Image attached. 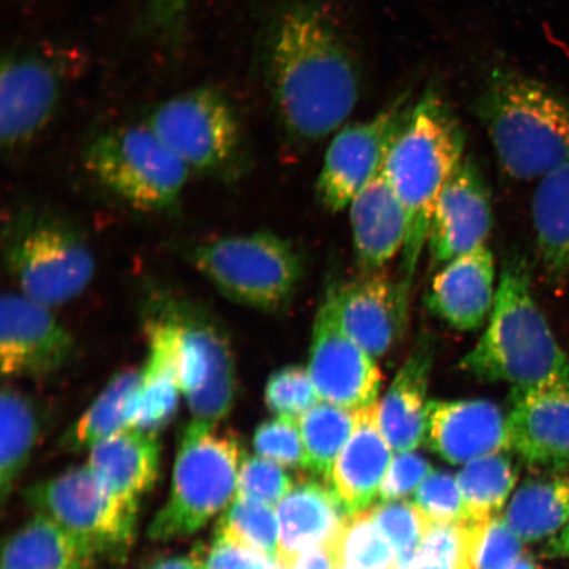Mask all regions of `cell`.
<instances>
[{"label":"cell","mask_w":569,"mask_h":569,"mask_svg":"<svg viewBox=\"0 0 569 569\" xmlns=\"http://www.w3.org/2000/svg\"><path fill=\"white\" fill-rule=\"evenodd\" d=\"M333 532L325 542L317 546L316 549L303 553L302 557L298 559L293 569H343L340 565Z\"/></svg>","instance_id":"cell-45"},{"label":"cell","mask_w":569,"mask_h":569,"mask_svg":"<svg viewBox=\"0 0 569 569\" xmlns=\"http://www.w3.org/2000/svg\"><path fill=\"white\" fill-rule=\"evenodd\" d=\"M372 509L377 525L395 549L398 566L408 569L436 525L410 501L376 503Z\"/></svg>","instance_id":"cell-37"},{"label":"cell","mask_w":569,"mask_h":569,"mask_svg":"<svg viewBox=\"0 0 569 569\" xmlns=\"http://www.w3.org/2000/svg\"><path fill=\"white\" fill-rule=\"evenodd\" d=\"M325 483H298L277 507L280 545L276 566L280 569H293L298 559L325 542L347 516Z\"/></svg>","instance_id":"cell-25"},{"label":"cell","mask_w":569,"mask_h":569,"mask_svg":"<svg viewBox=\"0 0 569 569\" xmlns=\"http://www.w3.org/2000/svg\"><path fill=\"white\" fill-rule=\"evenodd\" d=\"M425 442L455 466L511 450L508 418L488 400L430 401Z\"/></svg>","instance_id":"cell-19"},{"label":"cell","mask_w":569,"mask_h":569,"mask_svg":"<svg viewBox=\"0 0 569 569\" xmlns=\"http://www.w3.org/2000/svg\"><path fill=\"white\" fill-rule=\"evenodd\" d=\"M462 372L511 390L569 380V359L532 293L528 262H503L487 330L460 361Z\"/></svg>","instance_id":"cell-3"},{"label":"cell","mask_w":569,"mask_h":569,"mask_svg":"<svg viewBox=\"0 0 569 569\" xmlns=\"http://www.w3.org/2000/svg\"><path fill=\"white\" fill-rule=\"evenodd\" d=\"M408 281L380 273L339 287L338 310L345 330L373 359H381L403 339L410 319Z\"/></svg>","instance_id":"cell-17"},{"label":"cell","mask_w":569,"mask_h":569,"mask_svg":"<svg viewBox=\"0 0 569 569\" xmlns=\"http://www.w3.org/2000/svg\"><path fill=\"white\" fill-rule=\"evenodd\" d=\"M84 167L102 187L144 212L172 210L191 173L147 124L99 134L84 153Z\"/></svg>","instance_id":"cell-9"},{"label":"cell","mask_w":569,"mask_h":569,"mask_svg":"<svg viewBox=\"0 0 569 569\" xmlns=\"http://www.w3.org/2000/svg\"><path fill=\"white\" fill-rule=\"evenodd\" d=\"M291 489L293 480L277 462L259 455L241 461L237 497L252 498L277 508Z\"/></svg>","instance_id":"cell-40"},{"label":"cell","mask_w":569,"mask_h":569,"mask_svg":"<svg viewBox=\"0 0 569 569\" xmlns=\"http://www.w3.org/2000/svg\"><path fill=\"white\" fill-rule=\"evenodd\" d=\"M350 208L356 261L366 273L379 272L402 252L407 240V213L383 170L353 198Z\"/></svg>","instance_id":"cell-24"},{"label":"cell","mask_w":569,"mask_h":569,"mask_svg":"<svg viewBox=\"0 0 569 569\" xmlns=\"http://www.w3.org/2000/svg\"><path fill=\"white\" fill-rule=\"evenodd\" d=\"M188 258L227 300L262 312L287 309L303 276L295 244L269 231L203 241Z\"/></svg>","instance_id":"cell-7"},{"label":"cell","mask_w":569,"mask_h":569,"mask_svg":"<svg viewBox=\"0 0 569 569\" xmlns=\"http://www.w3.org/2000/svg\"><path fill=\"white\" fill-rule=\"evenodd\" d=\"M151 308L173 325L178 373L191 416L211 425L223 421L237 398L238 375L222 326L201 306L170 295H158Z\"/></svg>","instance_id":"cell-10"},{"label":"cell","mask_w":569,"mask_h":569,"mask_svg":"<svg viewBox=\"0 0 569 569\" xmlns=\"http://www.w3.org/2000/svg\"><path fill=\"white\" fill-rule=\"evenodd\" d=\"M436 355L430 333L418 337L415 346L397 372L381 402L379 410L380 429L391 450L408 452L416 450L426 439L427 390Z\"/></svg>","instance_id":"cell-23"},{"label":"cell","mask_w":569,"mask_h":569,"mask_svg":"<svg viewBox=\"0 0 569 569\" xmlns=\"http://www.w3.org/2000/svg\"><path fill=\"white\" fill-rule=\"evenodd\" d=\"M148 569H203L201 558L177 557L156 561Z\"/></svg>","instance_id":"cell-47"},{"label":"cell","mask_w":569,"mask_h":569,"mask_svg":"<svg viewBox=\"0 0 569 569\" xmlns=\"http://www.w3.org/2000/svg\"><path fill=\"white\" fill-rule=\"evenodd\" d=\"M550 472L523 481L502 515L525 543L551 539L569 523V473Z\"/></svg>","instance_id":"cell-27"},{"label":"cell","mask_w":569,"mask_h":569,"mask_svg":"<svg viewBox=\"0 0 569 569\" xmlns=\"http://www.w3.org/2000/svg\"><path fill=\"white\" fill-rule=\"evenodd\" d=\"M24 500L66 529L98 561L127 558L134 537L139 500L120 496L90 466L71 468L24 490Z\"/></svg>","instance_id":"cell-8"},{"label":"cell","mask_w":569,"mask_h":569,"mask_svg":"<svg viewBox=\"0 0 569 569\" xmlns=\"http://www.w3.org/2000/svg\"><path fill=\"white\" fill-rule=\"evenodd\" d=\"M356 410L319 401L316 407L298 418L308 452L309 472L327 483L333 465L350 440Z\"/></svg>","instance_id":"cell-33"},{"label":"cell","mask_w":569,"mask_h":569,"mask_svg":"<svg viewBox=\"0 0 569 569\" xmlns=\"http://www.w3.org/2000/svg\"><path fill=\"white\" fill-rule=\"evenodd\" d=\"M338 284L327 289L312 327L309 373L320 401L359 410L379 398L382 376L376 359L341 325Z\"/></svg>","instance_id":"cell-13"},{"label":"cell","mask_w":569,"mask_h":569,"mask_svg":"<svg viewBox=\"0 0 569 569\" xmlns=\"http://www.w3.org/2000/svg\"><path fill=\"white\" fill-rule=\"evenodd\" d=\"M264 400L276 417L300 418L316 407L320 398L308 368L287 366L269 376Z\"/></svg>","instance_id":"cell-38"},{"label":"cell","mask_w":569,"mask_h":569,"mask_svg":"<svg viewBox=\"0 0 569 569\" xmlns=\"http://www.w3.org/2000/svg\"><path fill=\"white\" fill-rule=\"evenodd\" d=\"M459 552L455 569H510L523 557V540L502 515L487 522L457 525Z\"/></svg>","instance_id":"cell-34"},{"label":"cell","mask_w":569,"mask_h":569,"mask_svg":"<svg viewBox=\"0 0 569 569\" xmlns=\"http://www.w3.org/2000/svg\"><path fill=\"white\" fill-rule=\"evenodd\" d=\"M493 226L492 198L472 158L462 160L433 211L427 247L436 266L487 244Z\"/></svg>","instance_id":"cell-16"},{"label":"cell","mask_w":569,"mask_h":569,"mask_svg":"<svg viewBox=\"0 0 569 569\" xmlns=\"http://www.w3.org/2000/svg\"><path fill=\"white\" fill-rule=\"evenodd\" d=\"M216 537L246 547L277 563L280 545L279 517L274 508L252 498L234 497L220 517Z\"/></svg>","instance_id":"cell-35"},{"label":"cell","mask_w":569,"mask_h":569,"mask_svg":"<svg viewBox=\"0 0 569 569\" xmlns=\"http://www.w3.org/2000/svg\"><path fill=\"white\" fill-rule=\"evenodd\" d=\"M391 451L380 429L377 402L356 410L352 436L327 481L347 516L371 509L379 501Z\"/></svg>","instance_id":"cell-21"},{"label":"cell","mask_w":569,"mask_h":569,"mask_svg":"<svg viewBox=\"0 0 569 569\" xmlns=\"http://www.w3.org/2000/svg\"><path fill=\"white\" fill-rule=\"evenodd\" d=\"M267 81L284 134L310 146L346 123L361 96L353 49L322 0H291L267 40Z\"/></svg>","instance_id":"cell-1"},{"label":"cell","mask_w":569,"mask_h":569,"mask_svg":"<svg viewBox=\"0 0 569 569\" xmlns=\"http://www.w3.org/2000/svg\"><path fill=\"white\" fill-rule=\"evenodd\" d=\"M510 448L526 465L560 471L569 465V380L511 390Z\"/></svg>","instance_id":"cell-18"},{"label":"cell","mask_w":569,"mask_h":569,"mask_svg":"<svg viewBox=\"0 0 569 569\" xmlns=\"http://www.w3.org/2000/svg\"><path fill=\"white\" fill-rule=\"evenodd\" d=\"M543 553L550 558H569V523L558 536L550 539L546 545Z\"/></svg>","instance_id":"cell-46"},{"label":"cell","mask_w":569,"mask_h":569,"mask_svg":"<svg viewBox=\"0 0 569 569\" xmlns=\"http://www.w3.org/2000/svg\"><path fill=\"white\" fill-rule=\"evenodd\" d=\"M141 382V368H124L109 382L60 439L66 451H83L130 427V410Z\"/></svg>","instance_id":"cell-30"},{"label":"cell","mask_w":569,"mask_h":569,"mask_svg":"<svg viewBox=\"0 0 569 569\" xmlns=\"http://www.w3.org/2000/svg\"><path fill=\"white\" fill-rule=\"evenodd\" d=\"M510 569H540V567L537 565V561L530 557V555L525 553L523 557Z\"/></svg>","instance_id":"cell-49"},{"label":"cell","mask_w":569,"mask_h":569,"mask_svg":"<svg viewBox=\"0 0 569 569\" xmlns=\"http://www.w3.org/2000/svg\"><path fill=\"white\" fill-rule=\"evenodd\" d=\"M532 223L540 261L553 280L569 276V162L539 180Z\"/></svg>","instance_id":"cell-29"},{"label":"cell","mask_w":569,"mask_h":569,"mask_svg":"<svg viewBox=\"0 0 569 569\" xmlns=\"http://www.w3.org/2000/svg\"><path fill=\"white\" fill-rule=\"evenodd\" d=\"M432 471L430 461L423 457L412 451L398 452L381 483L377 503L400 501L401 498L416 493L418 487Z\"/></svg>","instance_id":"cell-42"},{"label":"cell","mask_w":569,"mask_h":569,"mask_svg":"<svg viewBox=\"0 0 569 569\" xmlns=\"http://www.w3.org/2000/svg\"><path fill=\"white\" fill-rule=\"evenodd\" d=\"M76 340L53 309L9 291L0 301V369L4 377L51 376L66 368Z\"/></svg>","instance_id":"cell-15"},{"label":"cell","mask_w":569,"mask_h":569,"mask_svg":"<svg viewBox=\"0 0 569 569\" xmlns=\"http://www.w3.org/2000/svg\"><path fill=\"white\" fill-rule=\"evenodd\" d=\"M496 293L495 258L486 244L448 261L433 277L425 301L452 329L475 331L492 315Z\"/></svg>","instance_id":"cell-20"},{"label":"cell","mask_w":569,"mask_h":569,"mask_svg":"<svg viewBox=\"0 0 569 569\" xmlns=\"http://www.w3.org/2000/svg\"><path fill=\"white\" fill-rule=\"evenodd\" d=\"M63 53L10 54L0 73V140L16 152L38 138L53 117L68 77Z\"/></svg>","instance_id":"cell-14"},{"label":"cell","mask_w":569,"mask_h":569,"mask_svg":"<svg viewBox=\"0 0 569 569\" xmlns=\"http://www.w3.org/2000/svg\"><path fill=\"white\" fill-rule=\"evenodd\" d=\"M201 560L203 569H267L273 565L258 552L217 537Z\"/></svg>","instance_id":"cell-43"},{"label":"cell","mask_w":569,"mask_h":569,"mask_svg":"<svg viewBox=\"0 0 569 569\" xmlns=\"http://www.w3.org/2000/svg\"><path fill=\"white\" fill-rule=\"evenodd\" d=\"M41 422L40 409L30 395L17 388H3L0 396V496L3 503L30 461Z\"/></svg>","instance_id":"cell-31"},{"label":"cell","mask_w":569,"mask_h":569,"mask_svg":"<svg viewBox=\"0 0 569 569\" xmlns=\"http://www.w3.org/2000/svg\"><path fill=\"white\" fill-rule=\"evenodd\" d=\"M465 131L451 107L436 89H427L412 103L382 169L407 213L402 279L409 283L429 239L438 199L465 160Z\"/></svg>","instance_id":"cell-2"},{"label":"cell","mask_w":569,"mask_h":569,"mask_svg":"<svg viewBox=\"0 0 569 569\" xmlns=\"http://www.w3.org/2000/svg\"><path fill=\"white\" fill-rule=\"evenodd\" d=\"M191 0H148L147 26L160 34L178 30L187 17Z\"/></svg>","instance_id":"cell-44"},{"label":"cell","mask_w":569,"mask_h":569,"mask_svg":"<svg viewBox=\"0 0 569 569\" xmlns=\"http://www.w3.org/2000/svg\"><path fill=\"white\" fill-rule=\"evenodd\" d=\"M465 503L461 521L487 522L501 515L518 480V468L509 451L476 459L458 473Z\"/></svg>","instance_id":"cell-32"},{"label":"cell","mask_w":569,"mask_h":569,"mask_svg":"<svg viewBox=\"0 0 569 569\" xmlns=\"http://www.w3.org/2000/svg\"><path fill=\"white\" fill-rule=\"evenodd\" d=\"M148 358L130 410V427L158 433L173 421L182 395L176 355V333L170 320L149 308L146 319Z\"/></svg>","instance_id":"cell-22"},{"label":"cell","mask_w":569,"mask_h":569,"mask_svg":"<svg viewBox=\"0 0 569 569\" xmlns=\"http://www.w3.org/2000/svg\"><path fill=\"white\" fill-rule=\"evenodd\" d=\"M99 561L66 529L44 515L7 540L3 569H92Z\"/></svg>","instance_id":"cell-28"},{"label":"cell","mask_w":569,"mask_h":569,"mask_svg":"<svg viewBox=\"0 0 569 569\" xmlns=\"http://www.w3.org/2000/svg\"><path fill=\"white\" fill-rule=\"evenodd\" d=\"M190 172L222 176L237 163L241 131L222 92L198 88L160 103L146 123Z\"/></svg>","instance_id":"cell-11"},{"label":"cell","mask_w":569,"mask_h":569,"mask_svg":"<svg viewBox=\"0 0 569 569\" xmlns=\"http://www.w3.org/2000/svg\"><path fill=\"white\" fill-rule=\"evenodd\" d=\"M336 543L343 569H401L372 508L346 516L336 530Z\"/></svg>","instance_id":"cell-36"},{"label":"cell","mask_w":569,"mask_h":569,"mask_svg":"<svg viewBox=\"0 0 569 569\" xmlns=\"http://www.w3.org/2000/svg\"><path fill=\"white\" fill-rule=\"evenodd\" d=\"M274 565H270L267 569H273ZM280 569V568H279Z\"/></svg>","instance_id":"cell-50"},{"label":"cell","mask_w":569,"mask_h":569,"mask_svg":"<svg viewBox=\"0 0 569 569\" xmlns=\"http://www.w3.org/2000/svg\"><path fill=\"white\" fill-rule=\"evenodd\" d=\"M475 112L498 162L515 180H542L569 162V101L546 84L496 67L476 98Z\"/></svg>","instance_id":"cell-4"},{"label":"cell","mask_w":569,"mask_h":569,"mask_svg":"<svg viewBox=\"0 0 569 569\" xmlns=\"http://www.w3.org/2000/svg\"><path fill=\"white\" fill-rule=\"evenodd\" d=\"M243 447L218 425L193 419L181 433L174 461L172 489L166 505L149 525L148 537L168 542L191 536L237 497Z\"/></svg>","instance_id":"cell-5"},{"label":"cell","mask_w":569,"mask_h":569,"mask_svg":"<svg viewBox=\"0 0 569 569\" xmlns=\"http://www.w3.org/2000/svg\"><path fill=\"white\" fill-rule=\"evenodd\" d=\"M408 569H455L452 566H448L442 563V561L422 557V555H417L415 561Z\"/></svg>","instance_id":"cell-48"},{"label":"cell","mask_w":569,"mask_h":569,"mask_svg":"<svg viewBox=\"0 0 569 569\" xmlns=\"http://www.w3.org/2000/svg\"><path fill=\"white\" fill-rule=\"evenodd\" d=\"M158 436L124 429L90 448L89 466L120 496L139 500L159 479Z\"/></svg>","instance_id":"cell-26"},{"label":"cell","mask_w":569,"mask_h":569,"mask_svg":"<svg viewBox=\"0 0 569 569\" xmlns=\"http://www.w3.org/2000/svg\"><path fill=\"white\" fill-rule=\"evenodd\" d=\"M411 107L409 96L403 94L375 118L338 132L327 149L317 181L318 202L327 211L345 210L381 172Z\"/></svg>","instance_id":"cell-12"},{"label":"cell","mask_w":569,"mask_h":569,"mask_svg":"<svg viewBox=\"0 0 569 569\" xmlns=\"http://www.w3.org/2000/svg\"><path fill=\"white\" fill-rule=\"evenodd\" d=\"M415 503L437 526L458 525L465 516L458 480L445 471L427 476L416 490Z\"/></svg>","instance_id":"cell-41"},{"label":"cell","mask_w":569,"mask_h":569,"mask_svg":"<svg viewBox=\"0 0 569 569\" xmlns=\"http://www.w3.org/2000/svg\"><path fill=\"white\" fill-rule=\"evenodd\" d=\"M3 260L20 293L52 309L80 297L96 273L84 234L52 212L12 217L3 232Z\"/></svg>","instance_id":"cell-6"},{"label":"cell","mask_w":569,"mask_h":569,"mask_svg":"<svg viewBox=\"0 0 569 569\" xmlns=\"http://www.w3.org/2000/svg\"><path fill=\"white\" fill-rule=\"evenodd\" d=\"M253 448L259 457L281 467L309 472L308 452L298 418L276 417L259 425L254 430Z\"/></svg>","instance_id":"cell-39"}]
</instances>
